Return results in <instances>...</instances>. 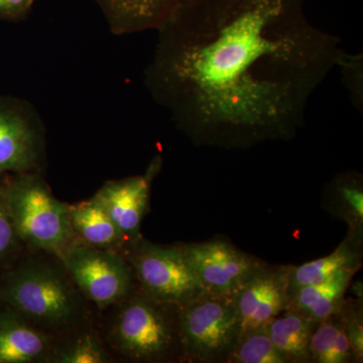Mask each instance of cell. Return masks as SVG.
Here are the masks:
<instances>
[{
  "mask_svg": "<svg viewBox=\"0 0 363 363\" xmlns=\"http://www.w3.org/2000/svg\"><path fill=\"white\" fill-rule=\"evenodd\" d=\"M318 322L285 310L266 327L274 347L286 363L311 362L310 340Z\"/></svg>",
  "mask_w": 363,
  "mask_h": 363,
  "instance_id": "ac0fdd59",
  "label": "cell"
},
{
  "mask_svg": "<svg viewBox=\"0 0 363 363\" xmlns=\"http://www.w3.org/2000/svg\"><path fill=\"white\" fill-rule=\"evenodd\" d=\"M52 351L45 332L18 313L0 306V363L49 362Z\"/></svg>",
  "mask_w": 363,
  "mask_h": 363,
  "instance_id": "7c38bea8",
  "label": "cell"
},
{
  "mask_svg": "<svg viewBox=\"0 0 363 363\" xmlns=\"http://www.w3.org/2000/svg\"><path fill=\"white\" fill-rule=\"evenodd\" d=\"M240 334L233 297L204 292L178 307L179 351L187 362H225Z\"/></svg>",
  "mask_w": 363,
  "mask_h": 363,
  "instance_id": "5b68a950",
  "label": "cell"
},
{
  "mask_svg": "<svg viewBox=\"0 0 363 363\" xmlns=\"http://www.w3.org/2000/svg\"><path fill=\"white\" fill-rule=\"evenodd\" d=\"M178 247L187 257L205 292L216 295L233 297L266 264L223 238L178 243Z\"/></svg>",
  "mask_w": 363,
  "mask_h": 363,
  "instance_id": "9c48e42d",
  "label": "cell"
},
{
  "mask_svg": "<svg viewBox=\"0 0 363 363\" xmlns=\"http://www.w3.org/2000/svg\"><path fill=\"white\" fill-rule=\"evenodd\" d=\"M291 266L264 264L233 296L240 318V334L266 328L288 307Z\"/></svg>",
  "mask_w": 363,
  "mask_h": 363,
  "instance_id": "30bf717a",
  "label": "cell"
},
{
  "mask_svg": "<svg viewBox=\"0 0 363 363\" xmlns=\"http://www.w3.org/2000/svg\"><path fill=\"white\" fill-rule=\"evenodd\" d=\"M111 357L94 334H84L75 340L52 350L49 362L56 363H106Z\"/></svg>",
  "mask_w": 363,
  "mask_h": 363,
  "instance_id": "44dd1931",
  "label": "cell"
},
{
  "mask_svg": "<svg viewBox=\"0 0 363 363\" xmlns=\"http://www.w3.org/2000/svg\"><path fill=\"white\" fill-rule=\"evenodd\" d=\"M111 32L131 35L156 30L181 0H94Z\"/></svg>",
  "mask_w": 363,
  "mask_h": 363,
  "instance_id": "4fadbf2b",
  "label": "cell"
},
{
  "mask_svg": "<svg viewBox=\"0 0 363 363\" xmlns=\"http://www.w3.org/2000/svg\"><path fill=\"white\" fill-rule=\"evenodd\" d=\"M362 238L348 233L346 240L330 255L306 262L302 266L290 267L288 298L298 289L321 283L337 272L347 269H359L362 264Z\"/></svg>",
  "mask_w": 363,
  "mask_h": 363,
  "instance_id": "2e32d148",
  "label": "cell"
},
{
  "mask_svg": "<svg viewBox=\"0 0 363 363\" xmlns=\"http://www.w3.org/2000/svg\"><path fill=\"white\" fill-rule=\"evenodd\" d=\"M323 204L334 217L347 223L350 234L362 238L363 185L362 175L346 172L327 184Z\"/></svg>",
  "mask_w": 363,
  "mask_h": 363,
  "instance_id": "e0dca14e",
  "label": "cell"
},
{
  "mask_svg": "<svg viewBox=\"0 0 363 363\" xmlns=\"http://www.w3.org/2000/svg\"><path fill=\"white\" fill-rule=\"evenodd\" d=\"M0 306L47 334L71 330L85 318L83 296L60 259L16 260L0 274Z\"/></svg>",
  "mask_w": 363,
  "mask_h": 363,
  "instance_id": "7a4b0ae2",
  "label": "cell"
},
{
  "mask_svg": "<svg viewBox=\"0 0 363 363\" xmlns=\"http://www.w3.org/2000/svg\"><path fill=\"white\" fill-rule=\"evenodd\" d=\"M358 269L337 272L321 283L298 289L289 298L288 307L312 321L320 322L335 314L342 306L347 288Z\"/></svg>",
  "mask_w": 363,
  "mask_h": 363,
  "instance_id": "5bb4252c",
  "label": "cell"
},
{
  "mask_svg": "<svg viewBox=\"0 0 363 363\" xmlns=\"http://www.w3.org/2000/svg\"><path fill=\"white\" fill-rule=\"evenodd\" d=\"M4 177H0V274L13 266L25 247L7 205L4 191Z\"/></svg>",
  "mask_w": 363,
  "mask_h": 363,
  "instance_id": "7402d4cb",
  "label": "cell"
},
{
  "mask_svg": "<svg viewBox=\"0 0 363 363\" xmlns=\"http://www.w3.org/2000/svg\"><path fill=\"white\" fill-rule=\"evenodd\" d=\"M227 363H286L274 347L266 328L255 329L240 334Z\"/></svg>",
  "mask_w": 363,
  "mask_h": 363,
  "instance_id": "ffe728a7",
  "label": "cell"
},
{
  "mask_svg": "<svg viewBox=\"0 0 363 363\" xmlns=\"http://www.w3.org/2000/svg\"><path fill=\"white\" fill-rule=\"evenodd\" d=\"M121 253L140 290L157 302L180 307L205 292L178 245H155L140 238Z\"/></svg>",
  "mask_w": 363,
  "mask_h": 363,
  "instance_id": "8992f818",
  "label": "cell"
},
{
  "mask_svg": "<svg viewBox=\"0 0 363 363\" xmlns=\"http://www.w3.org/2000/svg\"><path fill=\"white\" fill-rule=\"evenodd\" d=\"M108 329L111 345L133 362L166 359L179 347L178 307L133 291L117 303Z\"/></svg>",
  "mask_w": 363,
  "mask_h": 363,
  "instance_id": "277c9868",
  "label": "cell"
},
{
  "mask_svg": "<svg viewBox=\"0 0 363 363\" xmlns=\"http://www.w3.org/2000/svg\"><path fill=\"white\" fill-rule=\"evenodd\" d=\"M311 362L346 363L354 359L337 313L318 322L310 340Z\"/></svg>",
  "mask_w": 363,
  "mask_h": 363,
  "instance_id": "d6986e66",
  "label": "cell"
},
{
  "mask_svg": "<svg viewBox=\"0 0 363 363\" xmlns=\"http://www.w3.org/2000/svg\"><path fill=\"white\" fill-rule=\"evenodd\" d=\"M145 83L199 147L292 140L343 55L305 0H181L157 26Z\"/></svg>",
  "mask_w": 363,
  "mask_h": 363,
  "instance_id": "6da1fadb",
  "label": "cell"
},
{
  "mask_svg": "<svg viewBox=\"0 0 363 363\" xmlns=\"http://www.w3.org/2000/svg\"><path fill=\"white\" fill-rule=\"evenodd\" d=\"M337 314L350 340L355 362H362L363 358L362 298L344 300Z\"/></svg>",
  "mask_w": 363,
  "mask_h": 363,
  "instance_id": "603a6c76",
  "label": "cell"
},
{
  "mask_svg": "<svg viewBox=\"0 0 363 363\" xmlns=\"http://www.w3.org/2000/svg\"><path fill=\"white\" fill-rule=\"evenodd\" d=\"M353 104L362 109V56L344 52L338 66Z\"/></svg>",
  "mask_w": 363,
  "mask_h": 363,
  "instance_id": "cb8c5ba5",
  "label": "cell"
},
{
  "mask_svg": "<svg viewBox=\"0 0 363 363\" xmlns=\"http://www.w3.org/2000/svg\"><path fill=\"white\" fill-rule=\"evenodd\" d=\"M69 214L74 234L86 245L118 252L125 247L116 224L94 196L70 205Z\"/></svg>",
  "mask_w": 363,
  "mask_h": 363,
  "instance_id": "9a60e30c",
  "label": "cell"
},
{
  "mask_svg": "<svg viewBox=\"0 0 363 363\" xmlns=\"http://www.w3.org/2000/svg\"><path fill=\"white\" fill-rule=\"evenodd\" d=\"M37 0H0V20L21 21L28 18Z\"/></svg>",
  "mask_w": 363,
  "mask_h": 363,
  "instance_id": "d4e9b609",
  "label": "cell"
},
{
  "mask_svg": "<svg viewBox=\"0 0 363 363\" xmlns=\"http://www.w3.org/2000/svg\"><path fill=\"white\" fill-rule=\"evenodd\" d=\"M161 168L162 159L156 157L143 175L105 182L93 195L116 224L125 247L142 238L140 227L149 210L150 188Z\"/></svg>",
  "mask_w": 363,
  "mask_h": 363,
  "instance_id": "8fae6325",
  "label": "cell"
},
{
  "mask_svg": "<svg viewBox=\"0 0 363 363\" xmlns=\"http://www.w3.org/2000/svg\"><path fill=\"white\" fill-rule=\"evenodd\" d=\"M347 290L350 291L351 295L354 296L357 298H362L363 286L362 281H353L350 284Z\"/></svg>",
  "mask_w": 363,
  "mask_h": 363,
  "instance_id": "484cf974",
  "label": "cell"
},
{
  "mask_svg": "<svg viewBox=\"0 0 363 363\" xmlns=\"http://www.w3.org/2000/svg\"><path fill=\"white\" fill-rule=\"evenodd\" d=\"M4 191L23 245L61 259L76 238L69 214L70 205L52 195L43 174L6 175Z\"/></svg>",
  "mask_w": 363,
  "mask_h": 363,
  "instance_id": "3957f363",
  "label": "cell"
},
{
  "mask_svg": "<svg viewBox=\"0 0 363 363\" xmlns=\"http://www.w3.org/2000/svg\"><path fill=\"white\" fill-rule=\"evenodd\" d=\"M60 260L83 298L100 311L133 290V269L121 252L90 247L76 238Z\"/></svg>",
  "mask_w": 363,
  "mask_h": 363,
  "instance_id": "52a82bcc",
  "label": "cell"
},
{
  "mask_svg": "<svg viewBox=\"0 0 363 363\" xmlns=\"http://www.w3.org/2000/svg\"><path fill=\"white\" fill-rule=\"evenodd\" d=\"M47 160V131L28 100L0 96V177L43 174Z\"/></svg>",
  "mask_w": 363,
  "mask_h": 363,
  "instance_id": "ba28073f",
  "label": "cell"
}]
</instances>
